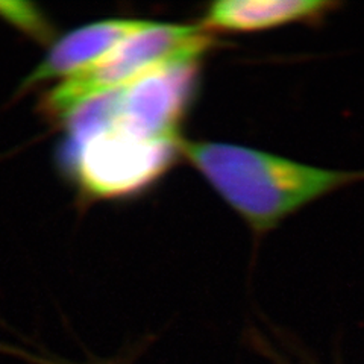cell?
Listing matches in <instances>:
<instances>
[{
	"instance_id": "obj_3",
	"label": "cell",
	"mask_w": 364,
	"mask_h": 364,
	"mask_svg": "<svg viewBox=\"0 0 364 364\" xmlns=\"http://www.w3.org/2000/svg\"><path fill=\"white\" fill-rule=\"evenodd\" d=\"M215 44L213 33L202 26L147 23L99 61L48 91L41 111L61 123L85 102L128 85L161 65L199 61Z\"/></svg>"
},
{
	"instance_id": "obj_1",
	"label": "cell",
	"mask_w": 364,
	"mask_h": 364,
	"mask_svg": "<svg viewBox=\"0 0 364 364\" xmlns=\"http://www.w3.org/2000/svg\"><path fill=\"white\" fill-rule=\"evenodd\" d=\"M179 152L257 234L364 181V170L317 167L231 143L181 141Z\"/></svg>"
},
{
	"instance_id": "obj_5",
	"label": "cell",
	"mask_w": 364,
	"mask_h": 364,
	"mask_svg": "<svg viewBox=\"0 0 364 364\" xmlns=\"http://www.w3.org/2000/svg\"><path fill=\"white\" fill-rule=\"evenodd\" d=\"M333 0H222L202 20L208 32H263L291 25H318L340 9Z\"/></svg>"
},
{
	"instance_id": "obj_2",
	"label": "cell",
	"mask_w": 364,
	"mask_h": 364,
	"mask_svg": "<svg viewBox=\"0 0 364 364\" xmlns=\"http://www.w3.org/2000/svg\"><path fill=\"white\" fill-rule=\"evenodd\" d=\"M68 136L63 163L87 196L109 199L134 195L161 178L181 141H155L102 119L88 102L63 122Z\"/></svg>"
},
{
	"instance_id": "obj_4",
	"label": "cell",
	"mask_w": 364,
	"mask_h": 364,
	"mask_svg": "<svg viewBox=\"0 0 364 364\" xmlns=\"http://www.w3.org/2000/svg\"><path fill=\"white\" fill-rule=\"evenodd\" d=\"M199 61L161 65L122 88L88 100L99 116L155 141H181L179 127L195 97Z\"/></svg>"
},
{
	"instance_id": "obj_7",
	"label": "cell",
	"mask_w": 364,
	"mask_h": 364,
	"mask_svg": "<svg viewBox=\"0 0 364 364\" xmlns=\"http://www.w3.org/2000/svg\"><path fill=\"white\" fill-rule=\"evenodd\" d=\"M0 350L5 352V354H11L14 357H18L21 360H25L31 364H76V363H70L65 360H60V358H52V357H41V355H36L32 354L29 350L25 349H18L16 346H5L0 345Z\"/></svg>"
},
{
	"instance_id": "obj_6",
	"label": "cell",
	"mask_w": 364,
	"mask_h": 364,
	"mask_svg": "<svg viewBox=\"0 0 364 364\" xmlns=\"http://www.w3.org/2000/svg\"><path fill=\"white\" fill-rule=\"evenodd\" d=\"M149 21L132 18L104 20L77 28L56 41L43 61L33 68L21 84V91L29 90L56 77H70L105 56L131 33L140 31Z\"/></svg>"
}]
</instances>
